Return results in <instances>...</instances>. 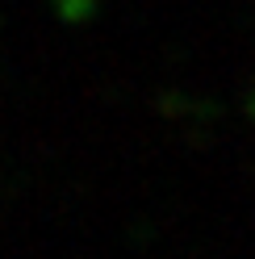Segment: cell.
<instances>
[{"label":"cell","instance_id":"cell-1","mask_svg":"<svg viewBox=\"0 0 255 259\" xmlns=\"http://www.w3.org/2000/svg\"><path fill=\"white\" fill-rule=\"evenodd\" d=\"M59 17L75 25V21H88L92 17V0H59Z\"/></svg>","mask_w":255,"mask_h":259}]
</instances>
